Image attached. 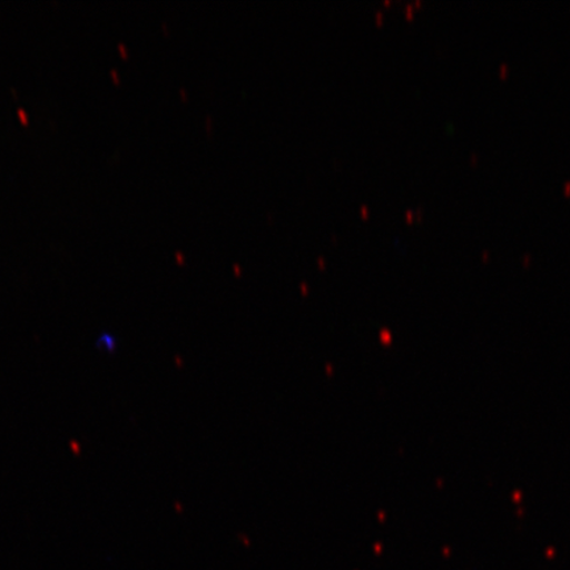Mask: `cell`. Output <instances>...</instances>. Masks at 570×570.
Listing matches in <instances>:
<instances>
[{"instance_id":"cell-1","label":"cell","mask_w":570,"mask_h":570,"mask_svg":"<svg viewBox=\"0 0 570 570\" xmlns=\"http://www.w3.org/2000/svg\"><path fill=\"white\" fill-rule=\"evenodd\" d=\"M18 117H19L21 125H23L24 127H27L28 124H30V119H28V116H27V112L24 109H18Z\"/></svg>"},{"instance_id":"cell-2","label":"cell","mask_w":570,"mask_h":570,"mask_svg":"<svg viewBox=\"0 0 570 570\" xmlns=\"http://www.w3.org/2000/svg\"><path fill=\"white\" fill-rule=\"evenodd\" d=\"M111 77H112L114 83L119 85V77H118L117 70H114V69L111 70Z\"/></svg>"}]
</instances>
